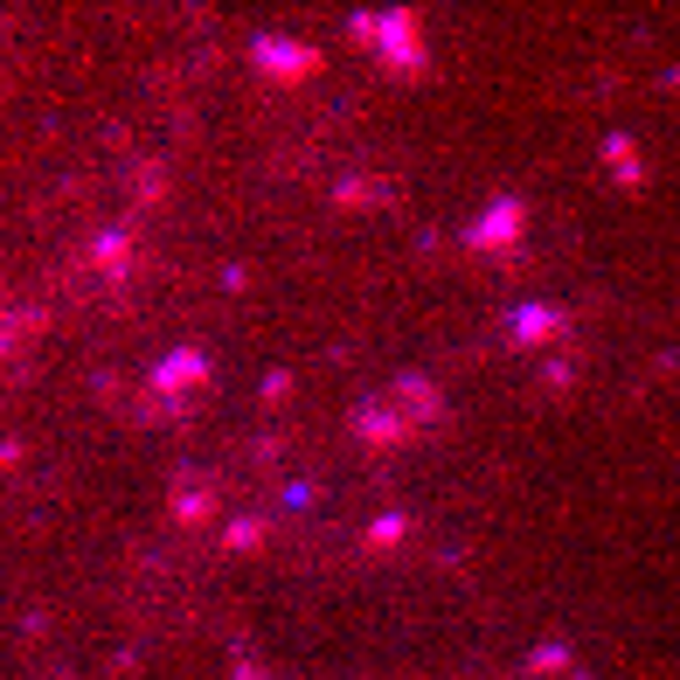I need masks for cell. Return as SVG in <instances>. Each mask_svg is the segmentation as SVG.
Returning <instances> with one entry per match:
<instances>
[{
	"label": "cell",
	"mask_w": 680,
	"mask_h": 680,
	"mask_svg": "<svg viewBox=\"0 0 680 680\" xmlns=\"http://www.w3.org/2000/svg\"><path fill=\"white\" fill-rule=\"evenodd\" d=\"M348 35H354V42H375L389 70L424 77V28H417V14H403V8H396V14H354Z\"/></svg>",
	"instance_id": "obj_1"
},
{
	"label": "cell",
	"mask_w": 680,
	"mask_h": 680,
	"mask_svg": "<svg viewBox=\"0 0 680 680\" xmlns=\"http://www.w3.org/2000/svg\"><path fill=\"white\" fill-rule=\"evenodd\" d=\"M251 63L264 70V77H313V70H319V49L313 42H299V35H271V28H264V35H251Z\"/></svg>",
	"instance_id": "obj_2"
},
{
	"label": "cell",
	"mask_w": 680,
	"mask_h": 680,
	"mask_svg": "<svg viewBox=\"0 0 680 680\" xmlns=\"http://www.w3.org/2000/svg\"><path fill=\"white\" fill-rule=\"evenodd\" d=\"M521 230H527V209H521L514 195H500L494 209H486V216L465 230V251H507V243H514Z\"/></svg>",
	"instance_id": "obj_3"
},
{
	"label": "cell",
	"mask_w": 680,
	"mask_h": 680,
	"mask_svg": "<svg viewBox=\"0 0 680 680\" xmlns=\"http://www.w3.org/2000/svg\"><path fill=\"white\" fill-rule=\"evenodd\" d=\"M209 382V354L202 348H174V354H160V368H154V396L167 403V396H181V389H202Z\"/></svg>",
	"instance_id": "obj_4"
},
{
	"label": "cell",
	"mask_w": 680,
	"mask_h": 680,
	"mask_svg": "<svg viewBox=\"0 0 680 680\" xmlns=\"http://www.w3.org/2000/svg\"><path fill=\"white\" fill-rule=\"evenodd\" d=\"M354 438L375 445V451H396L410 438V417H396V403H362L354 410Z\"/></svg>",
	"instance_id": "obj_5"
},
{
	"label": "cell",
	"mask_w": 680,
	"mask_h": 680,
	"mask_svg": "<svg viewBox=\"0 0 680 680\" xmlns=\"http://www.w3.org/2000/svg\"><path fill=\"white\" fill-rule=\"evenodd\" d=\"M389 403L396 410H417V424H438L445 417V396H438V382H424V375H403Z\"/></svg>",
	"instance_id": "obj_6"
},
{
	"label": "cell",
	"mask_w": 680,
	"mask_h": 680,
	"mask_svg": "<svg viewBox=\"0 0 680 680\" xmlns=\"http://www.w3.org/2000/svg\"><path fill=\"white\" fill-rule=\"evenodd\" d=\"M90 264H98V271H132V236L125 230L90 236Z\"/></svg>",
	"instance_id": "obj_7"
},
{
	"label": "cell",
	"mask_w": 680,
	"mask_h": 680,
	"mask_svg": "<svg viewBox=\"0 0 680 680\" xmlns=\"http://www.w3.org/2000/svg\"><path fill=\"white\" fill-rule=\"evenodd\" d=\"M167 507H174V521H209L216 514V494H209V486H174Z\"/></svg>",
	"instance_id": "obj_8"
},
{
	"label": "cell",
	"mask_w": 680,
	"mask_h": 680,
	"mask_svg": "<svg viewBox=\"0 0 680 680\" xmlns=\"http://www.w3.org/2000/svg\"><path fill=\"white\" fill-rule=\"evenodd\" d=\"M556 327H562L556 306H527V313H514V340H521V348H527V340H549Z\"/></svg>",
	"instance_id": "obj_9"
},
{
	"label": "cell",
	"mask_w": 680,
	"mask_h": 680,
	"mask_svg": "<svg viewBox=\"0 0 680 680\" xmlns=\"http://www.w3.org/2000/svg\"><path fill=\"white\" fill-rule=\"evenodd\" d=\"M257 542H264V521H257V514H243V521L222 527V549H230V556H251Z\"/></svg>",
	"instance_id": "obj_10"
},
{
	"label": "cell",
	"mask_w": 680,
	"mask_h": 680,
	"mask_svg": "<svg viewBox=\"0 0 680 680\" xmlns=\"http://www.w3.org/2000/svg\"><path fill=\"white\" fill-rule=\"evenodd\" d=\"M396 542H410V514H375L368 521V549H396Z\"/></svg>",
	"instance_id": "obj_11"
},
{
	"label": "cell",
	"mask_w": 680,
	"mask_h": 680,
	"mask_svg": "<svg viewBox=\"0 0 680 680\" xmlns=\"http://www.w3.org/2000/svg\"><path fill=\"white\" fill-rule=\"evenodd\" d=\"M604 160H611V174H618V181H639V154H632V139H604Z\"/></svg>",
	"instance_id": "obj_12"
},
{
	"label": "cell",
	"mask_w": 680,
	"mask_h": 680,
	"mask_svg": "<svg viewBox=\"0 0 680 680\" xmlns=\"http://www.w3.org/2000/svg\"><path fill=\"white\" fill-rule=\"evenodd\" d=\"M333 202H340V209H348V202H382V181H340Z\"/></svg>",
	"instance_id": "obj_13"
},
{
	"label": "cell",
	"mask_w": 680,
	"mask_h": 680,
	"mask_svg": "<svg viewBox=\"0 0 680 680\" xmlns=\"http://www.w3.org/2000/svg\"><path fill=\"white\" fill-rule=\"evenodd\" d=\"M570 667V646H535V659H527V673H556Z\"/></svg>",
	"instance_id": "obj_14"
},
{
	"label": "cell",
	"mask_w": 680,
	"mask_h": 680,
	"mask_svg": "<svg viewBox=\"0 0 680 680\" xmlns=\"http://www.w3.org/2000/svg\"><path fill=\"white\" fill-rule=\"evenodd\" d=\"M160 195H167V174L146 160V167H139V202H160Z\"/></svg>",
	"instance_id": "obj_15"
},
{
	"label": "cell",
	"mask_w": 680,
	"mask_h": 680,
	"mask_svg": "<svg viewBox=\"0 0 680 680\" xmlns=\"http://www.w3.org/2000/svg\"><path fill=\"white\" fill-rule=\"evenodd\" d=\"M286 389H292V375H286V368H278V375H264V410H271V403H286Z\"/></svg>",
	"instance_id": "obj_16"
},
{
	"label": "cell",
	"mask_w": 680,
	"mask_h": 680,
	"mask_svg": "<svg viewBox=\"0 0 680 680\" xmlns=\"http://www.w3.org/2000/svg\"><path fill=\"white\" fill-rule=\"evenodd\" d=\"M230 680H271V673H264L257 659H243V653H236V659H230Z\"/></svg>",
	"instance_id": "obj_17"
},
{
	"label": "cell",
	"mask_w": 680,
	"mask_h": 680,
	"mask_svg": "<svg viewBox=\"0 0 680 680\" xmlns=\"http://www.w3.org/2000/svg\"><path fill=\"white\" fill-rule=\"evenodd\" d=\"M0 465H22V438H0Z\"/></svg>",
	"instance_id": "obj_18"
}]
</instances>
